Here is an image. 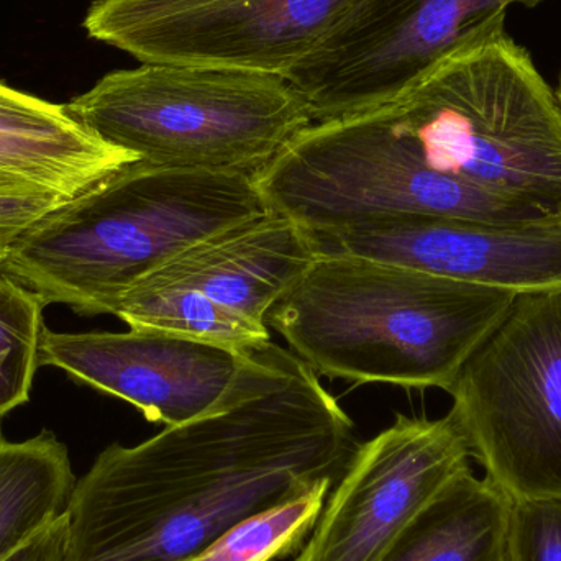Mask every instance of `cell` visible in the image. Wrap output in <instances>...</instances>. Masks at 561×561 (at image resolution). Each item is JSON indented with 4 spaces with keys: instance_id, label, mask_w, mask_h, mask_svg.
Returning a JSON list of instances; mask_svg holds the SVG:
<instances>
[{
    "instance_id": "cell-1",
    "label": "cell",
    "mask_w": 561,
    "mask_h": 561,
    "mask_svg": "<svg viewBox=\"0 0 561 561\" xmlns=\"http://www.w3.org/2000/svg\"><path fill=\"white\" fill-rule=\"evenodd\" d=\"M358 445L319 375L270 340L243 353L209 411L99 454L69 501L68 561H186L240 520L336 483Z\"/></svg>"
},
{
    "instance_id": "cell-2",
    "label": "cell",
    "mask_w": 561,
    "mask_h": 561,
    "mask_svg": "<svg viewBox=\"0 0 561 561\" xmlns=\"http://www.w3.org/2000/svg\"><path fill=\"white\" fill-rule=\"evenodd\" d=\"M516 296L322 252L266 322L317 375L448 392Z\"/></svg>"
},
{
    "instance_id": "cell-3",
    "label": "cell",
    "mask_w": 561,
    "mask_h": 561,
    "mask_svg": "<svg viewBox=\"0 0 561 561\" xmlns=\"http://www.w3.org/2000/svg\"><path fill=\"white\" fill-rule=\"evenodd\" d=\"M265 213L253 176L134 161L30 227L0 262V276L45 306L115 316L174 256Z\"/></svg>"
},
{
    "instance_id": "cell-4",
    "label": "cell",
    "mask_w": 561,
    "mask_h": 561,
    "mask_svg": "<svg viewBox=\"0 0 561 561\" xmlns=\"http://www.w3.org/2000/svg\"><path fill=\"white\" fill-rule=\"evenodd\" d=\"M506 13L375 107L432 170L561 219V105Z\"/></svg>"
},
{
    "instance_id": "cell-5",
    "label": "cell",
    "mask_w": 561,
    "mask_h": 561,
    "mask_svg": "<svg viewBox=\"0 0 561 561\" xmlns=\"http://www.w3.org/2000/svg\"><path fill=\"white\" fill-rule=\"evenodd\" d=\"M65 105L99 140L144 163L247 176L313 124L287 79L199 66L118 69Z\"/></svg>"
},
{
    "instance_id": "cell-6",
    "label": "cell",
    "mask_w": 561,
    "mask_h": 561,
    "mask_svg": "<svg viewBox=\"0 0 561 561\" xmlns=\"http://www.w3.org/2000/svg\"><path fill=\"white\" fill-rule=\"evenodd\" d=\"M253 183L268 213L316 236L404 214L496 224L556 220L432 170L376 108L310 125Z\"/></svg>"
},
{
    "instance_id": "cell-7",
    "label": "cell",
    "mask_w": 561,
    "mask_h": 561,
    "mask_svg": "<svg viewBox=\"0 0 561 561\" xmlns=\"http://www.w3.org/2000/svg\"><path fill=\"white\" fill-rule=\"evenodd\" d=\"M448 394L488 480L513 501L561 497V287L517 294Z\"/></svg>"
},
{
    "instance_id": "cell-8",
    "label": "cell",
    "mask_w": 561,
    "mask_h": 561,
    "mask_svg": "<svg viewBox=\"0 0 561 561\" xmlns=\"http://www.w3.org/2000/svg\"><path fill=\"white\" fill-rule=\"evenodd\" d=\"M316 233L265 213L174 256L122 299L115 316L247 352L270 342V310L320 255Z\"/></svg>"
},
{
    "instance_id": "cell-9",
    "label": "cell",
    "mask_w": 561,
    "mask_h": 561,
    "mask_svg": "<svg viewBox=\"0 0 561 561\" xmlns=\"http://www.w3.org/2000/svg\"><path fill=\"white\" fill-rule=\"evenodd\" d=\"M363 0H95L92 39L141 65L263 72L289 79Z\"/></svg>"
},
{
    "instance_id": "cell-10",
    "label": "cell",
    "mask_w": 561,
    "mask_h": 561,
    "mask_svg": "<svg viewBox=\"0 0 561 561\" xmlns=\"http://www.w3.org/2000/svg\"><path fill=\"white\" fill-rule=\"evenodd\" d=\"M543 0H363L355 15L287 81L316 122L394 99L425 69L511 5Z\"/></svg>"
},
{
    "instance_id": "cell-11",
    "label": "cell",
    "mask_w": 561,
    "mask_h": 561,
    "mask_svg": "<svg viewBox=\"0 0 561 561\" xmlns=\"http://www.w3.org/2000/svg\"><path fill=\"white\" fill-rule=\"evenodd\" d=\"M470 458L450 414L398 415L358 445L296 561H381L405 527L471 471Z\"/></svg>"
},
{
    "instance_id": "cell-12",
    "label": "cell",
    "mask_w": 561,
    "mask_h": 561,
    "mask_svg": "<svg viewBox=\"0 0 561 561\" xmlns=\"http://www.w3.org/2000/svg\"><path fill=\"white\" fill-rule=\"evenodd\" d=\"M320 252L346 253L511 293L561 287V219L496 224L404 214L316 236Z\"/></svg>"
},
{
    "instance_id": "cell-13",
    "label": "cell",
    "mask_w": 561,
    "mask_h": 561,
    "mask_svg": "<svg viewBox=\"0 0 561 561\" xmlns=\"http://www.w3.org/2000/svg\"><path fill=\"white\" fill-rule=\"evenodd\" d=\"M243 353L157 330L58 333L45 327L39 366H55L171 427L220 401L242 368Z\"/></svg>"
},
{
    "instance_id": "cell-14",
    "label": "cell",
    "mask_w": 561,
    "mask_h": 561,
    "mask_svg": "<svg viewBox=\"0 0 561 561\" xmlns=\"http://www.w3.org/2000/svg\"><path fill=\"white\" fill-rule=\"evenodd\" d=\"M134 161V154L85 130L66 105L0 81V193L76 197Z\"/></svg>"
},
{
    "instance_id": "cell-15",
    "label": "cell",
    "mask_w": 561,
    "mask_h": 561,
    "mask_svg": "<svg viewBox=\"0 0 561 561\" xmlns=\"http://www.w3.org/2000/svg\"><path fill=\"white\" fill-rule=\"evenodd\" d=\"M514 501L473 471L445 488L381 561H511Z\"/></svg>"
},
{
    "instance_id": "cell-16",
    "label": "cell",
    "mask_w": 561,
    "mask_h": 561,
    "mask_svg": "<svg viewBox=\"0 0 561 561\" xmlns=\"http://www.w3.org/2000/svg\"><path fill=\"white\" fill-rule=\"evenodd\" d=\"M76 481L53 432L9 442L0 431V561L68 513Z\"/></svg>"
},
{
    "instance_id": "cell-17",
    "label": "cell",
    "mask_w": 561,
    "mask_h": 561,
    "mask_svg": "<svg viewBox=\"0 0 561 561\" xmlns=\"http://www.w3.org/2000/svg\"><path fill=\"white\" fill-rule=\"evenodd\" d=\"M335 481L322 480L230 527L186 561H275L293 553L312 533Z\"/></svg>"
},
{
    "instance_id": "cell-18",
    "label": "cell",
    "mask_w": 561,
    "mask_h": 561,
    "mask_svg": "<svg viewBox=\"0 0 561 561\" xmlns=\"http://www.w3.org/2000/svg\"><path fill=\"white\" fill-rule=\"evenodd\" d=\"M45 307L35 293L0 276V417L28 401L39 366Z\"/></svg>"
},
{
    "instance_id": "cell-19",
    "label": "cell",
    "mask_w": 561,
    "mask_h": 561,
    "mask_svg": "<svg viewBox=\"0 0 561 561\" xmlns=\"http://www.w3.org/2000/svg\"><path fill=\"white\" fill-rule=\"evenodd\" d=\"M511 561H561V497L514 501Z\"/></svg>"
},
{
    "instance_id": "cell-20",
    "label": "cell",
    "mask_w": 561,
    "mask_h": 561,
    "mask_svg": "<svg viewBox=\"0 0 561 561\" xmlns=\"http://www.w3.org/2000/svg\"><path fill=\"white\" fill-rule=\"evenodd\" d=\"M69 199L72 197L49 191L0 193V262L30 227Z\"/></svg>"
},
{
    "instance_id": "cell-21",
    "label": "cell",
    "mask_w": 561,
    "mask_h": 561,
    "mask_svg": "<svg viewBox=\"0 0 561 561\" xmlns=\"http://www.w3.org/2000/svg\"><path fill=\"white\" fill-rule=\"evenodd\" d=\"M68 513L39 530L3 561H68Z\"/></svg>"
},
{
    "instance_id": "cell-22",
    "label": "cell",
    "mask_w": 561,
    "mask_h": 561,
    "mask_svg": "<svg viewBox=\"0 0 561 561\" xmlns=\"http://www.w3.org/2000/svg\"><path fill=\"white\" fill-rule=\"evenodd\" d=\"M556 92H557V98H559V102H560V105H561V78H560V81H559V85H557V88H556Z\"/></svg>"
}]
</instances>
